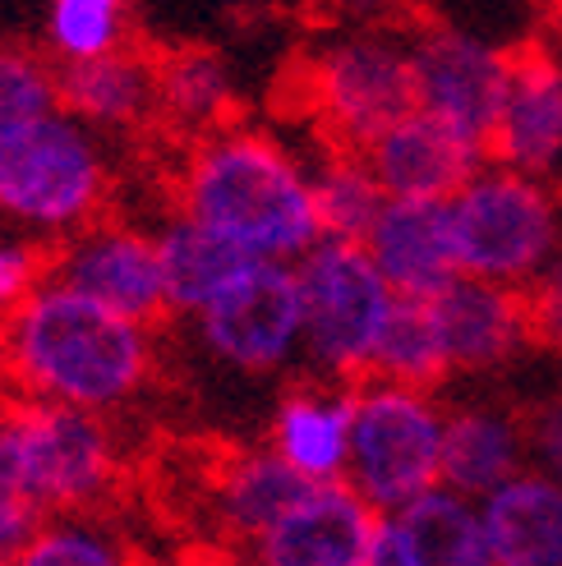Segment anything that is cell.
Wrapping results in <instances>:
<instances>
[{"mask_svg":"<svg viewBox=\"0 0 562 566\" xmlns=\"http://www.w3.org/2000/svg\"><path fill=\"white\" fill-rule=\"evenodd\" d=\"M51 281V249L0 231V323L14 318Z\"/></svg>","mask_w":562,"mask_h":566,"instance_id":"cell-30","label":"cell"},{"mask_svg":"<svg viewBox=\"0 0 562 566\" xmlns=\"http://www.w3.org/2000/svg\"><path fill=\"white\" fill-rule=\"evenodd\" d=\"M42 55L55 70H74L134 46V19L121 0H55L42 23Z\"/></svg>","mask_w":562,"mask_h":566,"instance_id":"cell-26","label":"cell"},{"mask_svg":"<svg viewBox=\"0 0 562 566\" xmlns=\"http://www.w3.org/2000/svg\"><path fill=\"white\" fill-rule=\"evenodd\" d=\"M304 308V364L323 382H370L374 359L397 314V291L370 263L364 244L323 240L295 263Z\"/></svg>","mask_w":562,"mask_h":566,"instance_id":"cell-8","label":"cell"},{"mask_svg":"<svg viewBox=\"0 0 562 566\" xmlns=\"http://www.w3.org/2000/svg\"><path fill=\"white\" fill-rule=\"evenodd\" d=\"M55 93L61 111L89 125L93 134L125 138L157 125V88H153V55L144 46H125L102 61L55 70Z\"/></svg>","mask_w":562,"mask_h":566,"instance_id":"cell-20","label":"cell"},{"mask_svg":"<svg viewBox=\"0 0 562 566\" xmlns=\"http://www.w3.org/2000/svg\"><path fill=\"white\" fill-rule=\"evenodd\" d=\"M530 470L525 410L493 396H461L447 406L443 433V489L466 502H485Z\"/></svg>","mask_w":562,"mask_h":566,"instance_id":"cell-15","label":"cell"},{"mask_svg":"<svg viewBox=\"0 0 562 566\" xmlns=\"http://www.w3.org/2000/svg\"><path fill=\"white\" fill-rule=\"evenodd\" d=\"M558 193H562V185H558Z\"/></svg>","mask_w":562,"mask_h":566,"instance_id":"cell-37","label":"cell"},{"mask_svg":"<svg viewBox=\"0 0 562 566\" xmlns=\"http://www.w3.org/2000/svg\"><path fill=\"white\" fill-rule=\"evenodd\" d=\"M387 539L397 548L402 566H498L480 502H466L447 489L406 506L402 516H392Z\"/></svg>","mask_w":562,"mask_h":566,"instance_id":"cell-24","label":"cell"},{"mask_svg":"<svg viewBox=\"0 0 562 566\" xmlns=\"http://www.w3.org/2000/svg\"><path fill=\"white\" fill-rule=\"evenodd\" d=\"M383 516L351 484H319L249 548L254 566H370Z\"/></svg>","mask_w":562,"mask_h":566,"instance_id":"cell-13","label":"cell"},{"mask_svg":"<svg viewBox=\"0 0 562 566\" xmlns=\"http://www.w3.org/2000/svg\"><path fill=\"white\" fill-rule=\"evenodd\" d=\"M300 102L327 148L370 153L415 111L410 28L364 23L323 38L304 55Z\"/></svg>","mask_w":562,"mask_h":566,"instance_id":"cell-4","label":"cell"},{"mask_svg":"<svg viewBox=\"0 0 562 566\" xmlns=\"http://www.w3.org/2000/svg\"><path fill=\"white\" fill-rule=\"evenodd\" d=\"M153 88H157V125L176 134L180 144L236 125L240 111V78L227 51L204 42H180L153 55Z\"/></svg>","mask_w":562,"mask_h":566,"instance_id":"cell-18","label":"cell"},{"mask_svg":"<svg viewBox=\"0 0 562 566\" xmlns=\"http://www.w3.org/2000/svg\"><path fill=\"white\" fill-rule=\"evenodd\" d=\"M157 382V336L61 281L0 323V396L116 419Z\"/></svg>","mask_w":562,"mask_h":566,"instance_id":"cell-1","label":"cell"},{"mask_svg":"<svg viewBox=\"0 0 562 566\" xmlns=\"http://www.w3.org/2000/svg\"><path fill=\"white\" fill-rule=\"evenodd\" d=\"M457 272L502 291H525L562 259V193L549 180L485 166L447 203Z\"/></svg>","mask_w":562,"mask_h":566,"instance_id":"cell-5","label":"cell"},{"mask_svg":"<svg viewBox=\"0 0 562 566\" xmlns=\"http://www.w3.org/2000/svg\"><path fill=\"white\" fill-rule=\"evenodd\" d=\"M194 346L217 369L240 378H272L304 359L300 281L287 263H254L236 286L189 318Z\"/></svg>","mask_w":562,"mask_h":566,"instance_id":"cell-9","label":"cell"},{"mask_svg":"<svg viewBox=\"0 0 562 566\" xmlns=\"http://www.w3.org/2000/svg\"><path fill=\"white\" fill-rule=\"evenodd\" d=\"M525 438H530V470L562 484V387L525 410Z\"/></svg>","mask_w":562,"mask_h":566,"instance_id":"cell-32","label":"cell"},{"mask_svg":"<svg viewBox=\"0 0 562 566\" xmlns=\"http://www.w3.org/2000/svg\"><path fill=\"white\" fill-rule=\"evenodd\" d=\"M61 106L55 93V65L46 55L0 42V134H10L28 120L46 116V111Z\"/></svg>","mask_w":562,"mask_h":566,"instance_id":"cell-29","label":"cell"},{"mask_svg":"<svg viewBox=\"0 0 562 566\" xmlns=\"http://www.w3.org/2000/svg\"><path fill=\"white\" fill-rule=\"evenodd\" d=\"M370 566H402L397 548H392V539H387V521H383V539H378V548H374V562H370Z\"/></svg>","mask_w":562,"mask_h":566,"instance_id":"cell-35","label":"cell"},{"mask_svg":"<svg viewBox=\"0 0 562 566\" xmlns=\"http://www.w3.org/2000/svg\"><path fill=\"white\" fill-rule=\"evenodd\" d=\"M0 566H144V557H138L121 525H111L102 512H89L46 521Z\"/></svg>","mask_w":562,"mask_h":566,"instance_id":"cell-27","label":"cell"},{"mask_svg":"<svg viewBox=\"0 0 562 566\" xmlns=\"http://www.w3.org/2000/svg\"><path fill=\"white\" fill-rule=\"evenodd\" d=\"M498 566H562V484L525 470L480 502Z\"/></svg>","mask_w":562,"mask_h":566,"instance_id":"cell-23","label":"cell"},{"mask_svg":"<svg viewBox=\"0 0 562 566\" xmlns=\"http://www.w3.org/2000/svg\"><path fill=\"white\" fill-rule=\"evenodd\" d=\"M304 489H309L304 479H295L268 447H249V451H231L217 465L208 484V512L221 539H231L240 553H249L304 497Z\"/></svg>","mask_w":562,"mask_h":566,"instance_id":"cell-21","label":"cell"},{"mask_svg":"<svg viewBox=\"0 0 562 566\" xmlns=\"http://www.w3.org/2000/svg\"><path fill=\"white\" fill-rule=\"evenodd\" d=\"M521 295H525L530 342L562 355V259L535 281V286H525Z\"/></svg>","mask_w":562,"mask_h":566,"instance_id":"cell-33","label":"cell"},{"mask_svg":"<svg viewBox=\"0 0 562 566\" xmlns=\"http://www.w3.org/2000/svg\"><path fill=\"white\" fill-rule=\"evenodd\" d=\"M364 161L374 166V180L383 185L387 203L447 208L489 166V148L415 106L402 125H392L378 144L364 153Z\"/></svg>","mask_w":562,"mask_h":566,"instance_id":"cell-14","label":"cell"},{"mask_svg":"<svg viewBox=\"0 0 562 566\" xmlns=\"http://www.w3.org/2000/svg\"><path fill=\"white\" fill-rule=\"evenodd\" d=\"M0 447L46 521L102 512L125 470L116 423L42 401L0 396Z\"/></svg>","mask_w":562,"mask_h":566,"instance_id":"cell-7","label":"cell"},{"mask_svg":"<svg viewBox=\"0 0 562 566\" xmlns=\"http://www.w3.org/2000/svg\"><path fill=\"white\" fill-rule=\"evenodd\" d=\"M314 208H319L323 240L364 244L387 208V193L374 180V166L364 161V153L323 148L314 157Z\"/></svg>","mask_w":562,"mask_h":566,"instance_id":"cell-25","label":"cell"},{"mask_svg":"<svg viewBox=\"0 0 562 566\" xmlns=\"http://www.w3.org/2000/svg\"><path fill=\"white\" fill-rule=\"evenodd\" d=\"M429 308H434L452 378L498 374V369H508L525 346H535L530 342V318H525L521 291H502V286H489V281L457 276L443 295L429 300Z\"/></svg>","mask_w":562,"mask_h":566,"instance_id":"cell-16","label":"cell"},{"mask_svg":"<svg viewBox=\"0 0 562 566\" xmlns=\"http://www.w3.org/2000/svg\"><path fill=\"white\" fill-rule=\"evenodd\" d=\"M116 153L61 106L0 134V231L61 249L111 217Z\"/></svg>","mask_w":562,"mask_h":566,"instance_id":"cell-3","label":"cell"},{"mask_svg":"<svg viewBox=\"0 0 562 566\" xmlns=\"http://www.w3.org/2000/svg\"><path fill=\"white\" fill-rule=\"evenodd\" d=\"M447 401L425 387L370 378L351 387V465L346 484L383 521L443 489Z\"/></svg>","mask_w":562,"mask_h":566,"instance_id":"cell-6","label":"cell"},{"mask_svg":"<svg viewBox=\"0 0 562 566\" xmlns=\"http://www.w3.org/2000/svg\"><path fill=\"white\" fill-rule=\"evenodd\" d=\"M489 161L562 185V51L525 42L512 51V78L489 134Z\"/></svg>","mask_w":562,"mask_h":566,"instance_id":"cell-12","label":"cell"},{"mask_svg":"<svg viewBox=\"0 0 562 566\" xmlns=\"http://www.w3.org/2000/svg\"><path fill=\"white\" fill-rule=\"evenodd\" d=\"M263 447L309 489L346 484L351 465V387L323 378L295 382L277 396Z\"/></svg>","mask_w":562,"mask_h":566,"instance_id":"cell-17","label":"cell"},{"mask_svg":"<svg viewBox=\"0 0 562 566\" xmlns=\"http://www.w3.org/2000/svg\"><path fill=\"white\" fill-rule=\"evenodd\" d=\"M364 253L397 300H434L461 276L447 208L438 203H387L364 240Z\"/></svg>","mask_w":562,"mask_h":566,"instance_id":"cell-19","label":"cell"},{"mask_svg":"<svg viewBox=\"0 0 562 566\" xmlns=\"http://www.w3.org/2000/svg\"><path fill=\"white\" fill-rule=\"evenodd\" d=\"M171 212L231 240L254 263L295 268L323 244L314 208V157L268 125L236 120L180 148Z\"/></svg>","mask_w":562,"mask_h":566,"instance_id":"cell-2","label":"cell"},{"mask_svg":"<svg viewBox=\"0 0 562 566\" xmlns=\"http://www.w3.org/2000/svg\"><path fill=\"white\" fill-rule=\"evenodd\" d=\"M185 566H254V562L240 548H208V553H194Z\"/></svg>","mask_w":562,"mask_h":566,"instance_id":"cell-34","label":"cell"},{"mask_svg":"<svg viewBox=\"0 0 562 566\" xmlns=\"http://www.w3.org/2000/svg\"><path fill=\"white\" fill-rule=\"evenodd\" d=\"M410 61L415 106L489 148L498 106L512 78V51L470 23L429 19L410 28Z\"/></svg>","mask_w":562,"mask_h":566,"instance_id":"cell-10","label":"cell"},{"mask_svg":"<svg viewBox=\"0 0 562 566\" xmlns=\"http://www.w3.org/2000/svg\"><path fill=\"white\" fill-rule=\"evenodd\" d=\"M374 378L402 382V387H425V391H438V382L452 378L429 300L397 304V314H392L387 336L378 346V359H374Z\"/></svg>","mask_w":562,"mask_h":566,"instance_id":"cell-28","label":"cell"},{"mask_svg":"<svg viewBox=\"0 0 562 566\" xmlns=\"http://www.w3.org/2000/svg\"><path fill=\"white\" fill-rule=\"evenodd\" d=\"M553 46L562 51V10H553Z\"/></svg>","mask_w":562,"mask_h":566,"instance_id":"cell-36","label":"cell"},{"mask_svg":"<svg viewBox=\"0 0 562 566\" xmlns=\"http://www.w3.org/2000/svg\"><path fill=\"white\" fill-rule=\"evenodd\" d=\"M51 276L129 323L157 327L171 314L157 259V231L134 217L111 212L70 244L51 249Z\"/></svg>","mask_w":562,"mask_h":566,"instance_id":"cell-11","label":"cell"},{"mask_svg":"<svg viewBox=\"0 0 562 566\" xmlns=\"http://www.w3.org/2000/svg\"><path fill=\"white\" fill-rule=\"evenodd\" d=\"M153 231H157L166 304H171L176 318L204 314L212 300H221L249 268H254V259L240 253L231 240H221L217 231H208V226L189 221L180 212H166Z\"/></svg>","mask_w":562,"mask_h":566,"instance_id":"cell-22","label":"cell"},{"mask_svg":"<svg viewBox=\"0 0 562 566\" xmlns=\"http://www.w3.org/2000/svg\"><path fill=\"white\" fill-rule=\"evenodd\" d=\"M42 525H46V516L38 512V502L28 497L23 479L14 474L6 447H0V562L14 557Z\"/></svg>","mask_w":562,"mask_h":566,"instance_id":"cell-31","label":"cell"}]
</instances>
